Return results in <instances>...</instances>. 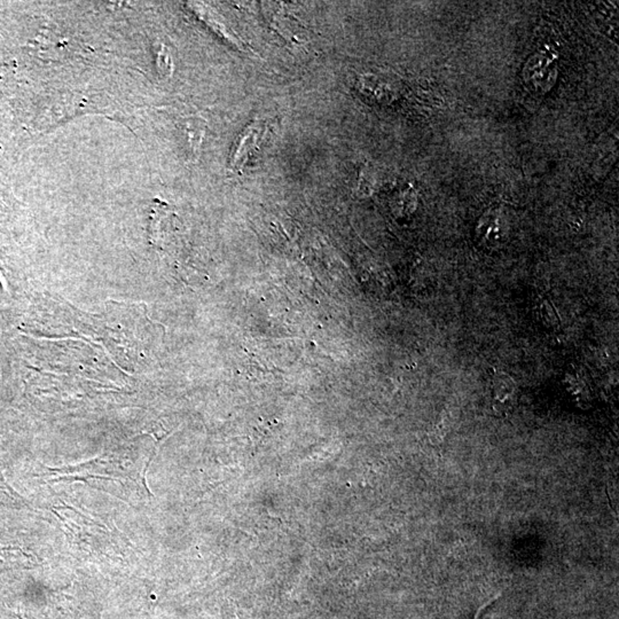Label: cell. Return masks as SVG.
<instances>
[{"label":"cell","mask_w":619,"mask_h":619,"mask_svg":"<svg viewBox=\"0 0 619 619\" xmlns=\"http://www.w3.org/2000/svg\"><path fill=\"white\" fill-rule=\"evenodd\" d=\"M261 132V129L258 126H251L244 130L242 136L240 137L237 147L233 153V157L230 163L233 166H237V164H244V159H247L249 150L254 148L256 142L258 140V135Z\"/></svg>","instance_id":"cell-1"}]
</instances>
